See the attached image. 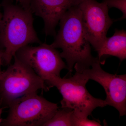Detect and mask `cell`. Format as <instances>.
Returning a JSON list of instances; mask_svg holds the SVG:
<instances>
[{"mask_svg": "<svg viewBox=\"0 0 126 126\" xmlns=\"http://www.w3.org/2000/svg\"><path fill=\"white\" fill-rule=\"evenodd\" d=\"M9 108L7 117L0 123L1 126H43L58 109L57 104L49 101L37 92L18 98Z\"/></svg>", "mask_w": 126, "mask_h": 126, "instance_id": "5b68a950", "label": "cell"}, {"mask_svg": "<svg viewBox=\"0 0 126 126\" xmlns=\"http://www.w3.org/2000/svg\"><path fill=\"white\" fill-rule=\"evenodd\" d=\"M73 110L62 108L56 111L54 115L43 126H72V119Z\"/></svg>", "mask_w": 126, "mask_h": 126, "instance_id": "8fae6325", "label": "cell"}, {"mask_svg": "<svg viewBox=\"0 0 126 126\" xmlns=\"http://www.w3.org/2000/svg\"><path fill=\"white\" fill-rule=\"evenodd\" d=\"M2 17V13H1V12L0 11V20L1 19Z\"/></svg>", "mask_w": 126, "mask_h": 126, "instance_id": "e0dca14e", "label": "cell"}, {"mask_svg": "<svg viewBox=\"0 0 126 126\" xmlns=\"http://www.w3.org/2000/svg\"><path fill=\"white\" fill-rule=\"evenodd\" d=\"M17 3H19L20 5L25 9L31 10V0H16Z\"/></svg>", "mask_w": 126, "mask_h": 126, "instance_id": "5bb4252c", "label": "cell"}, {"mask_svg": "<svg viewBox=\"0 0 126 126\" xmlns=\"http://www.w3.org/2000/svg\"><path fill=\"white\" fill-rule=\"evenodd\" d=\"M60 29L50 45L61 48L60 55L67 63L70 73L89 68L97 58L92 55L90 44L84 32L82 12L78 6L70 8L60 20Z\"/></svg>", "mask_w": 126, "mask_h": 126, "instance_id": "6da1fadb", "label": "cell"}, {"mask_svg": "<svg viewBox=\"0 0 126 126\" xmlns=\"http://www.w3.org/2000/svg\"><path fill=\"white\" fill-rule=\"evenodd\" d=\"M109 9L115 7L119 9L122 12V16L119 20H122L126 18V0H104Z\"/></svg>", "mask_w": 126, "mask_h": 126, "instance_id": "4fadbf2b", "label": "cell"}, {"mask_svg": "<svg viewBox=\"0 0 126 126\" xmlns=\"http://www.w3.org/2000/svg\"><path fill=\"white\" fill-rule=\"evenodd\" d=\"M89 79L76 72L69 78L54 77L46 82L49 88L55 87L61 93V108L73 110L77 116L88 117L98 107L108 106L105 100L96 98L89 93L86 84Z\"/></svg>", "mask_w": 126, "mask_h": 126, "instance_id": "277c9868", "label": "cell"}, {"mask_svg": "<svg viewBox=\"0 0 126 126\" xmlns=\"http://www.w3.org/2000/svg\"><path fill=\"white\" fill-rule=\"evenodd\" d=\"M3 51L1 48H0V77L2 74V72L1 70V66L3 64Z\"/></svg>", "mask_w": 126, "mask_h": 126, "instance_id": "9a60e30c", "label": "cell"}, {"mask_svg": "<svg viewBox=\"0 0 126 126\" xmlns=\"http://www.w3.org/2000/svg\"><path fill=\"white\" fill-rule=\"evenodd\" d=\"M72 126H101L99 122L91 120L88 117L77 116L73 113L72 119Z\"/></svg>", "mask_w": 126, "mask_h": 126, "instance_id": "7c38bea8", "label": "cell"}, {"mask_svg": "<svg viewBox=\"0 0 126 126\" xmlns=\"http://www.w3.org/2000/svg\"><path fill=\"white\" fill-rule=\"evenodd\" d=\"M100 60L97 57L89 68L81 74L89 80H94L104 89L107 105L116 108L120 116L126 114V74L118 75L109 73L102 68Z\"/></svg>", "mask_w": 126, "mask_h": 126, "instance_id": "ba28073f", "label": "cell"}, {"mask_svg": "<svg viewBox=\"0 0 126 126\" xmlns=\"http://www.w3.org/2000/svg\"><path fill=\"white\" fill-rule=\"evenodd\" d=\"M78 6L82 12L84 32L86 39L97 51L107 39L113 20L109 16L106 2L96 0H81Z\"/></svg>", "mask_w": 126, "mask_h": 126, "instance_id": "52a82bcc", "label": "cell"}, {"mask_svg": "<svg viewBox=\"0 0 126 126\" xmlns=\"http://www.w3.org/2000/svg\"><path fill=\"white\" fill-rule=\"evenodd\" d=\"M99 60L104 55L117 57L120 61L126 58V32L116 30L114 34L107 38L101 48L97 51Z\"/></svg>", "mask_w": 126, "mask_h": 126, "instance_id": "30bf717a", "label": "cell"}, {"mask_svg": "<svg viewBox=\"0 0 126 126\" xmlns=\"http://www.w3.org/2000/svg\"><path fill=\"white\" fill-rule=\"evenodd\" d=\"M1 108L0 107V123H1V119L0 117H1V111H2V110H1Z\"/></svg>", "mask_w": 126, "mask_h": 126, "instance_id": "2e32d148", "label": "cell"}, {"mask_svg": "<svg viewBox=\"0 0 126 126\" xmlns=\"http://www.w3.org/2000/svg\"><path fill=\"white\" fill-rule=\"evenodd\" d=\"M81 0H31L32 13L43 19L45 33L47 35H55V28L69 9L78 6Z\"/></svg>", "mask_w": 126, "mask_h": 126, "instance_id": "9c48e42d", "label": "cell"}, {"mask_svg": "<svg viewBox=\"0 0 126 126\" xmlns=\"http://www.w3.org/2000/svg\"><path fill=\"white\" fill-rule=\"evenodd\" d=\"M14 56L30 68L45 82L53 77H60L61 70L67 69L60 53L50 45L45 43L36 46H26Z\"/></svg>", "mask_w": 126, "mask_h": 126, "instance_id": "8992f818", "label": "cell"}, {"mask_svg": "<svg viewBox=\"0 0 126 126\" xmlns=\"http://www.w3.org/2000/svg\"><path fill=\"white\" fill-rule=\"evenodd\" d=\"M14 63L0 77V107L9 108L16 100L40 89L48 90L45 81L14 56Z\"/></svg>", "mask_w": 126, "mask_h": 126, "instance_id": "3957f363", "label": "cell"}, {"mask_svg": "<svg viewBox=\"0 0 126 126\" xmlns=\"http://www.w3.org/2000/svg\"><path fill=\"white\" fill-rule=\"evenodd\" d=\"M3 12L0 20V45L3 51V63L9 65L16 52L30 44H40L33 26L31 10L11 0H4Z\"/></svg>", "mask_w": 126, "mask_h": 126, "instance_id": "7a4b0ae2", "label": "cell"}]
</instances>
